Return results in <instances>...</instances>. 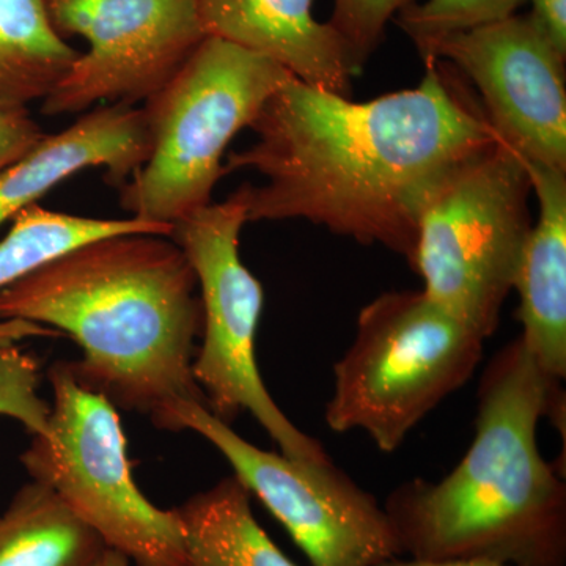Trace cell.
Returning <instances> with one entry per match:
<instances>
[{"label": "cell", "mask_w": 566, "mask_h": 566, "mask_svg": "<svg viewBox=\"0 0 566 566\" xmlns=\"http://www.w3.org/2000/svg\"><path fill=\"white\" fill-rule=\"evenodd\" d=\"M188 256L169 234L91 241L0 292V318L69 335L77 381L122 411L174 431L181 403H205L192 374L202 301Z\"/></svg>", "instance_id": "obj_2"}, {"label": "cell", "mask_w": 566, "mask_h": 566, "mask_svg": "<svg viewBox=\"0 0 566 566\" xmlns=\"http://www.w3.org/2000/svg\"><path fill=\"white\" fill-rule=\"evenodd\" d=\"M527 0H424L405 7L395 22L401 31L415 41L417 51L428 44L453 35L493 24V22L515 17Z\"/></svg>", "instance_id": "obj_19"}, {"label": "cell", "mask_w": 566, "mask_h": 566, "mask_svg": "<svg viewBox=\"0 0 566 566\" xmlns=\"http://www.w3.org/2000/svg\"><path fill=\"white\" fill-rule=\"evenodd\" d=\"M48 379L46 428L20 457L29 476L51 488L129 564L188 566L177 512L158 509L134 482L118 409L82 386L69 363L52 365Z\"/></svg>", "instance_id": "obj_7"}, {"label": "cell", "mask_w": 566, "mask_h": 566, "mask_svg": "<svg viewBox=\"0 0 566 566\" xmlns=\"http://www.w3.org/2000/svg\"><path fill=\"white\" fill-rule=\"evenodd\" d=\"M44 136L28 106L0 103V172L20 161Z\"/></svg>", "instance_id": "obj_22"}, {"label": "cell", "mask_w": 566, "mask_h": 566, "mask_svg": "<svg viewBox=\"0 0 566 566\" xmlns=\"http://www.w3.org/2000/svg\"><path fill=\"white\" fill-rule=\"evenodd\" d=\"M292 77L262 55L207 36L172 80L145 103L150 158L122 189L132 218L174 227L211 203L223 153Z\"/></svg>", "instance_id": "obj_5"}, {"label": "cell", "mask_w": 566, "mask_h": 566, "mask_svg": "<svg viewBox=\"0 0 566 566\" xmlns=\"http://www.w3.org/2000/svg\"><path fill=\"white\" fill-rule=\"evenodd\" d=\"M560 382L539 370L520 337L495 354L463 460L439 482L416 479L387 499L403 556L566 566L565 475L538 446L542 419L565 428Z\"/></svg>", "instance_id": "obj_3"}, {"label": "cell", "mask_w": 566, "mask_h": 566, "mask_svg": "<svg viewBox=\"0 0 566 566\" xmlns=\"http://www.w3.org/2000/svg\"><path fill=\"white\" fill-rule=\"evenodd\" d=\"M376 566H513L486 558H453V560H417V558H390Z\"/></svg>", "instance_id": "obj_25"}, {"label": "cell", "mask_w": 566, "mask_h": 566, "mask_svg": "<svg viewBox=\"0 0 566 566\" xmlns=\"http://www.w3.org/2000/svg\"><path fill=\"white\" fill-rule=\"evenodd\" d=\"M248 223V188L221 203L174 223L170 238L196 273L202 301V344L192 363L193 379L208 411L232 424L249 412L293 460H331L316 439L303 433L279 408L256 363V333L263 286L240 256V233Z\"/></svg>", "instance_id": "obj_8"}, {"label": "cell", "mask_w": 566, "mask_h": 566, "mask_svg": "<svg viewBox=\"0 0 566 566\" xmlns=\"http://www.w3.org/2000/svg\"><path fill=\"white\" fill-rule=\"evenodd\" d=\"M40 363L20 345L0 346V416L18 420L29 433L46 428L51 406L40 397Z\"/></svg>", "instance_id": "obj_20"}, {"label": "cell", "mask_w": 566, "mask_h": 566, "mask_svg": "<svg viewBox=\"0 0 566 566\" xmlns=\"http://www.w3.org/2000/svg\"><path fill=\"white\" fill-rule=\"evenodd\" d=\"M147 114L129 104H99L61 133L46 134L20 161L0 172V227L88 167L125 186L150 158Z\"/></svg>", "instance_id": "obj_12"}, {"label": "cell", "mask_w": 566, "mask_h": 566, "mask_svg": "<svg viewBox=\"0 0 566 566\" xmlns=\"http://www.w3.org/2000/svg\"><path fill=\"white\" fill-rule=\"evenodd\" d=\"M106 549L51 488L33 480L0 513V566H98Z\"/></svg>", "instance_id": "obj_16"}, {"label": "cell", "mask_w": 566, "mask_h": 566, "mask_svg": "<svg viewBox=\"0 0 566 566\" xmlns=\"http://www.w3.org/2000/svg\"><path fill=\"white\" fill-rule=\"evenodd\" d=\"M526 163L504 140L472 156L433 192L417 223L409 266L423 292L490 338L532 230Z\"/></svg>", "instance_id": "obj_6"}, {"label": "cell", "mask_w": 566, "mask_h": 566, "mask_svg": "<svg viewBox=\"0 0 566 566\" xmlns=\"http://www.w3.org/2000/svg\"><path fill=\"white\" fill-rule=\"evenodd\" d=\"M526 166L539 214L528 233L513 283L520 294V338L543 374L565 381L566 172L539 164Z\"/></svg>", "instance_id": "obj_14"}, {"label": "cell", "mask_w": 566, "mask_h": 566, "mask_svg": "<svg viewBox=\"0 0 566 566\" xmlns=\"http://www.w3.org/2000/svg\"><path fill=\"white\" fill-rule=\"evenodd\" d=\"M63 334L51 327L24 322V319L0 318V346L20 345L31 338H61Z\"/></svg>", "instance_id": "obj_24"}, {"label": "cell", "mask_w": 566, "mask_h": 566, "mask_svg": "<svg viewBox=\"0 0 566 566\" xmlns=\"http://www.w3.org/2000/svg\"><path fill=\"white\" fill-rule=\"evenodd\" d=\"M205 35L262 55L297 81L352 96L360 73L340 35L314 17V0H196Z\"/></svg>", "instance_id": "obj_13"}, {"label": "cell", "mask_w": 566, "mask_h": 566, "mask_svg": "<svg viewBox=\"0 0 566 566\" xmlns=\"http://www.w3.org/2000/svg\"><path fill=\"white\" fill-rule=\"evenodd\" d=\"M415 88L370 102L289 77L249 128L256 142L230 153L226 174L255 170L248 222L304 219L411 264L420 212L461 164L499 142L463 74L427 59Z\"/></svg>", "instance_id": "obj_1"}, {"label": "cell", "mask_w": 566, "mask_h": 566, "mask_svg": "<svg viewBox=\"0 0 566 566\" xmlns=\"http://www.w3.org/2000/svg\"><path fill=\"white\" fill-rule=\"evenodd\" d=\"M98 566H129V560L123 556L122 553H118V551L109 549V547H107Z\"/></svg>", "instance_id": "obj_26"}, {"label": "cell", "mask_w": 566, "mask_h": 566, "mask_svg": "<svg viewBox=\"0 0 566 566\" xmlns=\"http://www.w3.org/2000/svg\"><path fill=\"white\" fill-rule=\"evenodd\" d=\"M174 510L188 566H297L260 526L251 493L234 474Z\"/></svg>", "instance_id": "obj_15"}, {"label": "cell", "mask_w": 566, "mask_h": 566, "mask_svg": "<svg viewBox=\"0 0 566 566\" xmlns=\"http://www.w3.org/2000/svg\"><path fill=\"white\" fill-rule=\"evenodd\" d=\"M416 0H334L331 25L340 35L357 69L374 54L387 24Z\"/></svg>", "instance_id": "obj_21"}, {"label": "cell", "mask_w": 566, "mask_h": 566, "mask_svg": "<svg viewBox=\"0 0 566 566\" xmlns=\"http://www.w3.org/2000/svg\"><path fill=\"white\" fill-rule=\"evenodd\" d=\"M486 338L420 292H387L365 305L334 364L324 419L334 433L363 431L381 452L472 378Z\"/></svg>", "instance_id": "obj_4"}, {"label": "cell", "mask_w": 566, "mask_h": 566, "mask_svg": "<svg viewBox=\"0 0 566 566\" xmlns=\"http://www.w3.org/2000/svg\"><path fill=\"white\" fill-rule=\"evenodd\" d=\"M172 427L202 436L221 452L311 566H376L403 557L385 506L333 460L307 463L268 452L193 401L175 408Z\"/></svg>", "instance_id": "obj_9"}, {"label": "cell", "mask_w": 566, "mask_h": 566, "mask_svg": "<svg viewBox=\"0 0 566 566\" xmlns=\"http://www.w3.org/2000/svg\"><path fill=\"white\" fill-rule=\"evenodd\" d=\"M46 7L55 31L88 44L43 99L50 117L99 103H147L207 39L196 0H46Z\"/></svg>", "instance_id": "obj_10"}, {"label": "cell", "mask_w": 566, "mask_h": 566, "mask_svg": "<svg viewBox=\"0 0 566 566\" xmlns=\"http://www.w3.org/2000/svg\"><path fill=\"white\" fill-rule=\"evenodd\" d=\"M0 241V292L22 277L91 241L123 233H172L174 227L128 219H95L51 211L33 203L11 219Z\"/></svg>", "instance_id": "obj_18"}, {"label": "cell", "mask_w": 566, "mask_h": 566, "mask_svg": "<svg viewBox=\"0 0 566 566\" xmlns=\"http://www.w3.org/2000/svg\"><path fill=\"white\" fill-rule=\"evenodd\" d=\"M532 3L528 20L554 50L566 59V0H527Z\"/></svg>", "instance_id": "obj_23"}, {"label": "cell", "mask_w": 566, "mask_h": 566, "mask_svg": "<svg viewBox=\"0 0 566 566\" xmlns=\"http://www.w3.org/2000/svg\"><path fill=\"white\" fill-rule=\"evenodd\" d=\"M419 54L475 85L499 139L524 161L566 172V59L527 14L453 33Z\"/></svg>", "instance_id": "obj_11"}, {"label": "cell", "mask_w": 566, "mask_h": 566, "mask_svg": "<svg viewBox=\"0 0 566 566\" xmlns=\"http://www.w3.org/2000/svg\"><path fill=\"white\" fill-rule=\"evenodd\" d=\"M80 54L55 31L46 0H0V103L46 98Z\"/></svg>", "instance_id": "obj_17"}]
</instances>
